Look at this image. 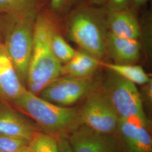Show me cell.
<instances>
[{
    "label": "cell",
    "mask_w": 152,
    "mask_h": 152,
    "mask_svg": "<svg viewBox=\"0 0 152 152\" xmlns=\"http://www.w3.org/2000/svg\"><path fill=\"white\" fill-rule=\"evenodd\" d=\"M141 86L142 88L140 94L142 102H145L148 107H150L152 103V80Z\"/></svg>",
    "instance_id": "obj_22"
},
{
    "label": "cell",
    "mask_w": 152,
    "mask_h": 152,
    "mask_svg": "<svg viewBox=\"0 0 152 152\" xmlns=\"http://www.w3.org/2000/svg\"><path fill=\"white\" fill-rule=\"evenodd\" d=\"M100 66L135 85H142L152 80L149 75L139 65L119 64L100 61Z\"/></svg>",
    "instance_id": "obj_15"
},
{
    "label": "cell",
    "mask_w": 152,
    "mask_h": 152,
    "mask_svg": "<svg viewBox=\"0 0 152 152\" xmlns=\"http://www.w3.org/2000/svg\"><path fill=\"white\" fill-rule=\"evenodd\" d=\"M111 72L104 84L103 92L120 119L136 117L148 120L140 91L136 85Z\"/></svg>",
    "instance_id": "obj_5"
},
{
    "label": "cell",
    "mask_w": 152,
    "mask_h": 152,
    "mask_svg": "<svg viewBox=\"0 0 152 152\" xmlns=\"http://www.w3.org/2000/svg\"><path fill=\"white\" fill-rule=\"evenodd\" d=\"M51 46L55 57L62 65L71 60L76 52V50L67 43L55 28L51 34Z\"/></svg>",
    "instance_id": "obj_16"
},
{
    "label": "cell",
    "mask_w": 152,
    "mask_h": 152,
    "mask_svg": "<svg viewBox=\"0 0 152 152\" xmlns=\"http://www.w3.org/2000/svg\"><path fill=\"white\" fill-rule=\"evenodd\" d=\"M41 10L0 15L3 44L23 84L26 83L35 24Z\"/></svg>",
    "instance_id": "obj_2"
},
{
    "label": "cell",
    "mask_w": 152,
    "mask_h": 152,
    "mask_svg": "<svg viewBox=\"0 0 152 152\" xmlns=\"http://www.w3.org/2000/svg\"><path fill=\"white\" fill-rule=\"evenodd\" d=\"M31 152H59L58 143L54 136L37 131L29 141Z\"/></svg>",
    "instance_id": "obj_17"
},
{
    "label": "cell",
    "mask_w": 152,
    "mask_h": 152,
    "mask_svg": "<svg viewBox=\"0 0 152 152\" xmlns=\"http://www.w3.org/2000/svg\"><path fill=\"white\" fill-rule=\"evenodd\" d=\"M106 12L98 8L80 6L68 23V37L80 49L100 60L106 53Z\"/></svg>",
    "instance_id": "obj_4"
},
{
    "label": "cell",
    "mask_w": 152,
    "mask_h": 152,
    "mask_svg": "<svg viewBox=\"0 0 152 152\" xmlns=\"http://www.w3.org/2000/svg\"><path fill=\"white\" fill-rule=\"evenodd\" d=\"M77 0H50V9L54 13H62L68 11Z\"/></svg>",
    "instance_id": "obj_20"
},
{
    "label": "cell",
    "mask_w": 152,
    "mask_h": 152,
    "mask_svg": "<svg viewBox=\"0 0 152 152\" xmlns=\"http://www.w3.org/2000/svg\"><path fill=\"white\" fill-rule=\"evenodd\" d=\"M54 24L49 12H39L26 83L28 90L36 95L61 76L62 64L55 57L51 46Z\"/></svg>",
    "instance_id": "obj_1"
},
{
    "label": "cell",
    "mask_w": 152,
    "mask_h": 152,
    "mask_svg": "<svg viewBox=\"0 0 152 152\" xmlns=\"http://www.w3.org/2000/svg\"><path fill=\"white\" fill-rule=\"evenodd\" d=\"M81 125L105 134H113L117 130L120 118L102 91L94 90L79 109Z\"/></svg>",
    "instance_id": "obj_6"
},
{
    "label": "cell",
    "mask_w": 152,
    "mask_h": 152,
    "mask_svg": "<svg viewBox=\"0 0 152 152\" xmlns=\"http://www.w3.org/2000/svg\"><path fill=\"white\" fill-rule=\"evenodd\" d=\"M28 143L27 140L0 134V152H18Z\"/></svg>",
    "instance_id": "obj_19"
},
{
    "label": "cell",
    "mask_w": 152,
    "mask_h": 152,
    "mask_svg": "<svg viewBox=\"0 0 152 152\" xmlns=\"http://www.w3.org/2000/svg\"><path fill=\"white\" fill-rule=\"evenodd\" d=\"M11 104L53 136H65L81 125L79 109L52 103L27 88Z\"/></svg>",
    "instance_id": "obj_3"
},
{
    "label": "cell",
    "mask_w": 152,
    "mask_h": 152,
    "mask_svg": "<svg viewBox=\"0 0 152 152\" xmlns=\"http://www.w3.org/2000/svg\"><path fill=\"white\" fill-rule=\"evenodd\" d=\"M135 11L132 8L107 11L105 25L109 32L121 37L138 39L141 35V28Z\"/></svg>",
    "instance_id": "obj_11"
},
{
    "label": "cell",
    "mask_w": 152,
    "mask_h": 152,
    "mask_svg": "<svg viewBox=\"0 0 152 152\" xmlns=\"http://www.w3.org/2000/svg\"><path fill=\"white\" fill-rule=\"evenodd\" d=\"M149 0H132V9L136 10L145 5Z\"/></svg>",
    "instance_id": "obj_24"
},
{
    "label": "cell",
    "mask_w": 152,
    "mask_h": 152,
    "mask_svg": "<svg viewBox=\"0 0 152 152\" xmlns=\"http://www.w3.org/2000/svg\"><path fill=\"white\" fill-rule=\"evenodd\" d=\"M100 66V60L81 49L76 50L68 62L62 65L61 76L91 78Z\"/></svg>",
    "instance_id": "obj_14"
},
{
    "label": "cell",
    "mask_w": 152,
    "mask_h": 152,
    "mask_svg": "<svg viewBox=\"0 0 152 152\" xmlns=\"http://www.w3.org/2000/svg\"><path fill=\"white\" fill-rule=\"evenodd\" d=\"M94 6H100L105 5L107 0H88Z\"/></svg>",
    "instance_id": "obj_25"
},
{
    "label": "cell",
    "mask_w": 152,
    "mask_h": 152,
    "mask_svg": "<svg viewBox=\"0 0 152 152\" xmlns=\"http://www.w3.org/2000/svg\"><path fill=\"white\" fill-rule=\"evenodd\" d=\"M106 53L115 64H132L140 58L141 45L138 39L121 37L107 31Z\"/></svg>",
    "instance_id": "obj_12"
},
{
    "label": "cell",
    "mask_w": 152,
    "mask_h": 152,
    "mask_svg": "<svg viewBox=\"0 0 152 152\" xmlns=\"http://www.w3.org/2000/svg\"><path fill=\"white\" fill-rule=\"evenodd\" d=\"M2 29H1V23H0V45L1 44H3L2 40H3V37H2Z\"/></svg>",
    "instance_id": "obj_26"
},
{
    "label": "cell",
    "mask_w": 152,
    "mask_h": 152,
    "mask_svg": "<svg viewBox=\"0 0 152 152\" xmlns=\"http://www.w3.org/2000/svg\"><path fill=\"white\" fill-rule=\"evenodd\" d=\"M42 0H0V15L41 10Z\"/></svg>",
    "instance_id": "obj_18"
},
{
    "label": "cell",
    "mask_w": 152,
    "mask_h": 152,
    "mask_svg": "<svg viewBox=\"0 0 152 152\" xmlns=\"http://www.w3.org/2000/svg\"><path fill=\"white\" fill-rule=\"evenodd\" d=\"M26 88L4 44H1L0 45V98L11 103L20 96Z\"/></svg>",
    "instance_id": "obj_10"
},
{
    "label": "cell",
    "mask_w": 152,
    "mask_h": 152,
    "mask_svg": "<svg viewBox=\"0 0 152 152\" xmlns=\"http://www.w3.org/2000/svg\"><path fill=\"white\" fill-rule=\"evenodd\" d=\"M94 88L91 78L62 76L50 83L38 96L60 106L71 107L86 97Z\"/></svg>",
    "instance_id": "obj_7"
},
{
    "label": "cell",
    "mask_w": 152,
    "mask_h": 152,
    "mask_svg": "<svg viewBox=\"0 0 152 152\" xmlns=\"http://www.w3.org/2000/svg\"><path fill=\"white\" fill-rule=\"evenodd\" d=\"M18 152H31V151H30V150H29L28 147L27 146V147L23 148L20 151H19Z\"/></svg>",
    "instance_id": "obj_27"
},
{
    "label": "cell",
    "mask_w": 152,
    "mask_h": 152,
    "mask_svg": "<svg viewBox=\"0 0 152 152\" xmlns=\"http://www.w3.org/2000/svg\"><path fill=\"white\" fill-rule=\"evenodd\" d=\"M107 11H118L132 8V0H107Z\"/></svg>",
    "instance_id": "obj_21"
},
{
    "label": "cell",
    "mask_w": 152,
    "mask_h": 152,
    "mask_svg": "<svg viewBox=\"0 0 152 152\" xmlns=\"http://www.w3.org/2000/svg\"><path fill=\"white\" fill-rule=\"evenodd\" d=\"M58 138L59 152H73L66 136H58Z\"/></svg>",
    "instance_id": "obj_23"
},
{
    "label": "cell",
    "mask_w": 152,
    "mask_h": 152,
    "mask_svg": "<svg viewBox=\"0 0 152 152\" xmlns=\"http://www.w3.org/2000/svg\"><path fill=\"white\" fill-rule=\"evenodd\" d=\"M73 152H120V145L113 134H105L81 125L67 138Z\"/></svg>",
    "instance_id": "obj_8"
},
{
    "label": "cell",
    "mask_w": 152,
    "mask_h": 152,
    "mask_svg": "<svg viewBox=\"0 0 152 152\" xmlns=\"http://www.w3.org/2000/svg\"><path fill=\"white\" fill-rule=\"evenodd\" d=\"M149 120L131 117L120 119L117 131L126 152H152Z\"/></svg>",
    "instance_id": "obj_9"
},
{
    "label": "cell",
    "mask_w": 152,
    "mask_h": 152,
    "mask_svg": "<svg viewBox=\"0 0 152 152\" xmlns=\"http://www.w3.org/2000/svg\"><path fill=\"white\" fill-rule=\"evenodd\" d=\"M37 131L9 105L0 102V134L29 141Z\"/></svg>",
    "instance_id": "obj_13"
}]
</instances>
